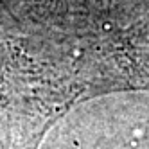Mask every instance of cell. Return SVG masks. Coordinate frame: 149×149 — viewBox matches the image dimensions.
<instances>
[{
    "label": "cell",
    "instance_id": "6da1fadb",
    "mask_svg": "<svg viewBox=\"0 0 149 149\" xmlns=\"http://www.w3.org/2000/svg\"><path fill=\"white\" fill-rule=\"evenodd\" d=\"M104 90H149V16L115 34L106 45L104 65H97Z\"/></svg>",
    "mask_w": 149,
    "mask_h": 149
}]
</instances>
